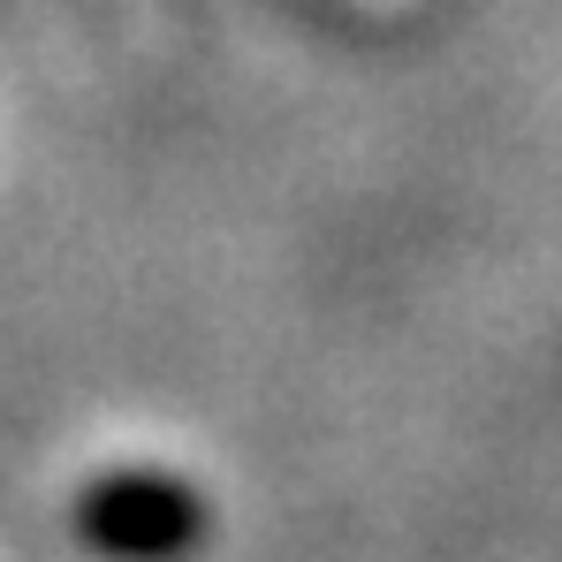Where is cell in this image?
Instances as JSON below:
<instances>
[{"label": "cell", "instance_id": "6da1fadb", "mask_svg": "<svg viewBox=\"0 0 562 562\" xmlns=\"http://www.w3.org/2000/svg\"><path fill=\"white\" fill-rule=\"evenodd\" d=\"M205 494L176 471H106L77 494V540L99 562H190L205 548Z\"/></svg>", "mask_w": 562, "mask_h": 562}]
</instances>
